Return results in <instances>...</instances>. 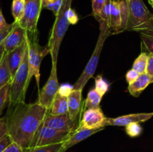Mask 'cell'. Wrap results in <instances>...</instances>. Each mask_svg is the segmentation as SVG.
Wrapping results in <instances>:
<instances>
[{"instance_id":"cell-1","label":"cell","mask_w":153,"mask_h":152,"mask_svg":"<svg viewBox=\"0 0 153 152\" xmlns=\"http://www.w3.org/2000/svg\"><path fill=\"white\" fill-rule=\"evenodd\" d=\"M48 111L37 101L31 104H26L24 101L12 105L8 104L5 116L7 135L12 142L23 149L29 148Z\"/></svg>"},{"instance_id":"cell-2","label":"cell","mask_w":153,"mask_h":152,"mask_svg":"<svg viewBox=\"0 0 153 152\" xmlns=\"http://www.w3.org/2000/svg\"><path fill=\"white\" fill-rule=\"evenodd\" d=\"M73 0H63L62 5L55 16V20L50 33L49 42L46 47L52 58V64L57 65L61 42L67 31L70 22L67 18V13L71 7Z\"/></svg>"},{"instance_id":"cell-3","label":"cell","mask_w":153,"mask_h":152,"mask_svg":"<svg viewBox=\"0 0 153 152\" xmlns=\"http://www.w3.org/2000/svg\"><path fill=\"white\" fill-rule=\"evenodd\" d=\"M100 33L98 40H97L96 47L94 49V53H93L91 58H90L83 72L82 73L79 79L76 80L75 84L73 85V89H82V90H83L84 87L87 84L88 80L94 76L96 69L97 68V66H98L99 60H100V57L101 55L102 49L103 48L105 41L109 36L112 34L109 27L105 22H100Z\"/></svg>"},{"instance_id":"cell-4","label":"cell","mask_w":153,"mask_h":152,"mask_svg":"<svg viewBox=\"0 0 153 152\" xmlns=\"http://www.w3.org/2000/svg\"><path fill=\"white\" fill-rule=\"evenodd\" d=\"M128 19L126 31L138 32L143 29L153 28V15L143 0H131L128 2Z\"/></svg>"},{"instance_id":"cell-5","label":"cell","mask_w":153,"mask_h":152,"mask_svg":"<svg viewBox=\"0 0 153 152\" xmlns=\"http://www.w3.org/2000/svg\"><path fill=\"white\" fill-rule=\"evenodd\" d=\"M30 80L28 78V47L24 55L23 61L13 76V80L10 83V97L9 104L10 105L24 102L25 98V93L29 85Z\"/></svg>"},{"instance_id":"cell-6","label":"cell","mask_w":153,"mask_h":152,"mask_svg":"<svg viewBox=\"0 0 153 152\" xmlns=\"http://www.w3.org/2000/svg\"><path fill=\"white\" fill-rule=\"evenodd\" d=\"M26 43L28 52V78L31 80V77L34 76L37 86H39L40 64L43 58L49 53V51L47 47L42 48L39 45L37 37H29L27 35Z\"/></svg>"},{"instance_id":"cell-7","label":"cell","mask_w":153,"mask_h":152,"mask_svg":"<svg viewBox=\"0 0 153 152\" xmlns=\"http://www.w3.org/2000/svg\"><path fill=\"white\" fill-rule=\"evenodd\" d=\"M41 10V0H25L23 15L17 23L26 31L29 37H37V22Z\"/></svg>"},{"instance_id":"cell-8","label":"cell","mask_w":153,"mask_h":152,"mask_svg":"<svg viewBox=\"0 0 153 152\" xmlns=\"http://www.w3.org/2000/svg\"><path fill=\"white\" fill-rule=\"evenodd\" d=\"M71 132L57 131L42 125L36 132L30 147H40L64 142L68 139Z\"/></svg>"},{"instance_id":"cell-9","label":"cell","mask_w":153,"mask_h":152,"mask_svg":"<svg viewBox=\"0 0 153 152\" xmlns=\"http://www.w3.org/2000/svg\"><path fill=\"white\" fill-rule=\"evenodd\" d=\"M59 89V83L57 75V65L52 64L50 75L46 83L42 88L41 91L39 92L37 102L49 110Z\"/></svg>"},{"instance_id":"cell-10","label":"cell","mask_w":153,"mask_h":152,"mask_svg":"<svg viewBox=\"0 0 153 152\" xmlns=\"http://www.w3.org/2000/svg\"><path fill=\"white\" fill-rule=\"evenodd\" d=\"M42 125L64 132H71L75 131L79 126V124L76 123L70 119L68 113L63 115H51L49 111L46 113Z\"/></svg>"},{"instance_id":"cell-11","label":"cell","mask_w":153,"mask_h":152,"mask_svg":"<svg viewBox=\"0 0 153 152\" xmlns=\"http://www.w3.org/2000/svg\"><path fill=\"white\" fill-rule=\"evenodd\" d=\"M105 119L106 117L100 107L87 109L84 112L83 117L79 122L77 128L95 129L99 128H105L104 124Z\"/></svg>"},{"instance_id":"cell-12","label":"cell","mask_w":153,"mask_h":152,"mask_svg":"<svg viewBox=\"0 0 153 152\" xmlns=\"http://www.w3.org/2000/svg\"><path fill=\"white\" fill-rule=\"evenodd\" d=\"M153 117V112L151 113H133V114L125 115L117 118L106 117L104 126H126L132 123H141L149 120Z\"/></svg>"},{"instance_id":"cell-13","label":"cell","mask_w":153,"mask_h":152,"mask_svg":"<svg viewBox=\"0 0 153 152\" xmlns=\"http://www.w3.org/2000/svg\"><path fill=\"white\" fill-rule=\"evenodd\" d=\"M26 37V31L22 28L17 22H13V28L3 43L6 53L11 52L12 50L25 42Z\"/></svg>"},{"instance_id":"cell-14","label":"cell","mask_w":153,"mask_h":152,"mask_svg":"<svg viewBox=\"0 0 153 152\" xmlns=\"http://www.w3.org/2000/svg\"><path fill=\"white\" fill-rule=\"evenodd\" d=\"M82 89H72L67 95V105L68 114L70 118L76 123L78 122L79 115L82 108Z\"/></svg>"},{"instance_id":"cell-15","label":"cell","mask_w":153,"mask_h":152,"mask_svg":"<svg viewBox=\"0 0 153 152\" xmlns=\"http://www.w3.org/2000/svg\"><path fill=\"white\" fill-rule=\"evenodd\" d=\"M27 43L26 40H25V42H24L20 46L16 47V49L12 50L11 52L7 53V64H8V66L10 68L12 77H13L19 67L20 66L21 63L23 61L24 55H25Z\"/></svg>"},{"instance_id":"cell-16","label":"cell","mask_w":153,"mask_h":152,"mask_svg":"<svg viewBox=\"0 0 153 152\" xmlns=\"http://www.w3.org/2000/svg\"><path fill=\"white\" fill-rule=\"evenodd\" d=\"M103 129H104V128H95V129H85V128L79 129V128H76L75 131L70 133L68 139L65 142H64V150L67 151L70 148L73 147V145L78 144L80 142L83 141L93 134H96L99 131H102Z\"/></svg>"},{"instance_id":"cell-17","label":"cell","mask_w":153,"mask_h":152,"mask_svg":"<svg viewBox=\"0 0 153 152\" xmlns=\"http://www.w3.org/2000/svg\"><path fill=\"white\" fill-rule=\"evenodd\" d=\"M121 24L120 0H111L110 15H109V28L111 34L120 33Z\"/></svg>"},{"instance_id":"cell-18","label":"cell","mask_w":153,"mask_h":152,"mask_svg":"<svg viewBox=\"0 0 153 152\" xmlns=\"http://www.w3.org/2000/svg\"><path fill=\"white\" fill-rule=\"evenodd\" d=\"M150 83H152V79L146 72L140 74L135 81L128 84V90L132 96L138 97Z\"/></svg>"},{"instance_id":"cell-19","label":"cell","mask_w":153,"mask_h":152,"mask_svg":"<svg viewBox=\"0 0 153 152\" xmlns=\"http://www.w3.org/2000/svg\"><path fill=\"white\" fill-rule=\"evenodd\" d=\"M51 115H63L68 113L67 96L58 91L53 100L51 108L49 110Z\"/></svg>"},{"instance_id":"cell-20","label":"cell","mask_w":153,"mask_h":152,"mask_svg":"<svg viewBox=\"0 0 153 152\" xmlns=\"http://www.w3.org/2000/svg\"><path fill=\"white\" fill-rule=\"evenodd\" d=\"M11 73L7 61V53H4L1 62H0V89L7 83L12 81Z\"/></svg>"},{"instance_id":"cell-21","label":"cell","mask_w":153,"mask_h":152,"mask_svg":"<svg viewBox=\"0 0 153 152\" xmlns=\"http://www.w3.org/2000/svg\"><path fill=\"white\" fill-rule=\"evenodd\" d=\"M143 47L148 54L153 55V28H147L138 31Z\"/></svg>"},{"instance_id":"cell-22","label":"cell","mask_w":153,"mask_h":152,"mask_svg":"<svg viewBox=\"0 0 153 152\" xmlns=\"http://www.w3.org/2000/svg\"><path fill=\"white\" fill-rule=\"evenodd\" d=\"M23 152H66L64 148V142L40 147H30L23 149Z\"/></svg>"},{"instance_id":"cell-23","label":"cell","mask_w":153,"mask_h":152,"mask_svg":"<svg viewBox=\"0 0 153 152\" xmlns=\"http://www.w3.org/2000/svg\"><path fill=\"white\" fill-rule=\"evenodd\" d=\"M102 98V96L95 89H91L88 92L86 100H85V110L100 107V104L101 102Z\"/></svg>"},{"instance_id":"cell-24","label":"cell","mask_w":153,"mask_h":152,"mask_svg":"<svg viewBox=\"0 0 153 152\" xmlns=\"http://www.w3.org/2000/svg\"><path fill=\"white\" fill-rule=\"evenodd\" d=\"M148 53L142 52L134 61L132 66V69L135 70L138 74H143L146 72V66H147Z\"/></svg>"},{"instance_id":"cell-25","label":"cell","mask_w":153,"mask_h":152,"mask_svg":"<svg viewBox=\"0 0 153 152\" xmlns=\"http://www.w3.org/2000/svg\"><path fill=\"white\" fill-rule=\"evenodd\" d=\"M25 8V0H13L12 2V15L14 22H19L22 19Z\"/></svg>"},{"instance_id":"cell-26","label":"cell","mask_w":153,"mask_h":152,"mask_svg":"<svg viewBox=\"0 0 153 152\" xmlns=\"http://www.w3.org/2000/svg\"><path fill=\"white\" fill-rule=\"evenodd\" d=\"M120 8L121 24L120 33L126 31L127 23L128 19V2L125 0H120Z\"/></svg>"},{"instance_id":"cell-27","label":"cell","mask_w":153,"mask_h":152,"mask_svg":"<svg viewBox=\"0 0 153 152\" xmlns=\"http://www.w3.org/2000/svg\"><path fill=\"white\" fill-rule=\"evenodd\" d=\"M10 83H7L0 89V116L4 110V107L9 104V97H10Z\"/></svg>"},{"instance_id":"cell-28","label":"cell","mask_w":153,"mask_h":152,"mask_svg":"<svg viewBox=\"0 0 153 152\" xmlns=\"http://www.w3.org/2000/svg\"><path fill=\"white\" fill-rule=\"evenodd\" d=\"M62 3L63 0H41L42 8L52 10L55 16L58 14L62 5Z\"/></svg>"},{"instance_id":"cell-29","label":"cell","mask_w":153,"mask_h":152,"mask_svg":"<svg viewBox=\"0 0 153 152\" xmlns=\"http://www.w3.org/2000/svg\"><path fill=\"white\" fill-rule=\"evenodd\" d=\"M94 89L102 95H105L109 89V84L106 80L103 79L101 75H99L95 78V88Z\"/></svg>"},{"instance_id":"cell-30","label":"cell","mask_w":153,"mask_h":152,"mask_svg":"<svg viewBox=\"0 0 153 152\" xmlns=\"http://www.w3.org/2000/svg\"><path fill=\"white\" fill-rule=\"evenodd\" d=\"M126 132L130 137H137L142 133V127L139 123H132L126 125Z\"/></svg>"},{"instance_id":"cell-31","label":"cell","mask_w":153,"mask_h":152,"mask_svg":"<svg viewBox=\"0 0 153 152\" xmlns=\"http://www.w3.org/2000/svg\"><path fill=\"white\" fill-rule=\"evenodd\" d=\"M106 0H92V15L98 19Z\"/></svg>"},{"instance_id":"cell-32","label":"cell","mask_w":153,"mask_h":152,"mask_svg":"<svg viewBox=\"0 0 153 152\" xmlns=\"http://www.w3.org/2000/svg\"><path fill=\"white\" fill-rule=\"evenodd\" d=\"M6 135H7V118L4 116L3 118H0V141Z\"/></svg>"},{"instance_id":"cell-33","label":"cell","mask_w":153,"mask_h":152,"mask_svg":"<svg viewBox=\"0 0 153 152\" xmlns=\"http://www.w3.org/2000/svg\"><path fill=\"white\" fill-rule=\"evenodd\" d=\"M146 73L151 77L152 83H153V55H150V54H148V61Z\"/></svg>"},{"instance_id":"cell-34","label":"cell","mask_w":153,"mask_h":152,"mask_svg":"<svg viewBox=\"0 0 153 152\" xmlns=\"http://www.w3.org/2000/svg\"><path fill=\"white\" fill-rule=\"evenodd\" d=\"M139 75L140 74H138L135 70L132 69H130L129 71L126 73V80L128 83V84H131L133 82L135 81V80H137V77H138Z\"/></svg>"},{"instance_id":"cell-35","label":"cell","mask_w":153,"mask_h":152,"mask_svg":"<svg viewBox=\"0 0 153 152\" xmlns=\"http://www.w3.org/2000/svg\"><path fill=\"white\" fill-rule=\"evenodd\" d=\"M12 28H13V23L9 24L8 26L6 27L4 29L0 30V45L3 44L5 38L8 35L9 33L10 32V31H11Z\"/></svg>"},{"instance_id":"cell-36","label":"cell","mask_w":153,"mask_h":152,"mask_svg":"<svg viewBox=\"0 0 153 152\" xmlns=\"http://www.w3.org/2000/svg\"><path fill=\"white\" fill-rule=\"evenodd\" d=\"M67 18H68V21L70 24H72V25L76 24L79 21V18H78L76 11L73 9H72L71 7L69 9L68 13H67Z\"/></svg>"},{"instance_id":"cell-37","label":"cell","mask_w":153,"mask_h":152,"mask_svg":"<svg viewBox=\"0 0 153 152\" xmlns=\"http://www.w3.org/2000/svg\"><path fill=\"white\" fill-rule=\"evenodd\" d=\"M2 152H23V148L18 145L16 143L12 142Z\"/></svg>"},{"instance_id":"cell-38","label":"cell","mask_w":153,"mask_h":152,"mask_svg":"<svg viewBox=\"0 0 153 152\" xmlns=\"http://www.w3.org/2000/svg\"><path fill=\"white\" fill-rule=\"evenodd\" d=\"M13 142L11 139L10 138L8 135H6L0 141V152H2L7 146Z\"/></svg>"},{"instance_id":"cell-39","label":"cell","mask_w":153,"mask_h":152,"mask_svg":"<svg viewBox=\"0 0 153 152\" xmlns=\"http://www.w3.org/2000/svg\"><path fill=\"white\" fill-rule=\"evenodd\" d=\"M9 24H7L6 22L5 19H4V16L2 14V12L0 10V30H2L4 28H5L6 27L8 26Z\"/></svg>"},{"instance_id":"cell-40","label":"cell","mask_w":153,"mask_h":152,"mask_svg":"<svg viewBox=\"0 0 153 152\" xmlns=\"http://www.w3.org/2000/svg\"><path fill=\"white\" fill-rule=\"evenodd\" d=\"M4 53H5V51H4V45L1 44L0 45V62H1V59H2L3 56H4Z\"/></svg>"},{"instance_id":"cell-41","label":"cell","mask_w":153,"mask_h":152,"mask_svg":"<svg viewBox=\"0 0 153 152\" xmlns=\"http://www.w3.org/2000/svg\"><path fill=\"white\" fill-rule=\"evenodd\" d=\"M149 4H150L153 7V0H149Z\"/></svg>"},{"instance_id":"cell-42","label":"cell","mask_w":153,"mask_h":152,"mask_svg":"<svg viewBox=\"0 0 153 152\" xmlns=\"http://www.w3.org/2000/svg\"><path fill=\"white\" fill-rule=\"evenodd\" d=\"M125 1H127V2H128V1H131V0H125Z\"/></svg>"},{"instance_id":"cell-43","label":"cell","mask_w":153,"mask_h":152,"mask_svg":"<svg viewBox=\"0 0 153 152\" xmlns=\"http://www.w3.org/2000/svg\"><path fill=\"white\" fill-rule=\"evenodd\" d=\"M152 19H153V16H152Z\"/></svg>"},{"instance_id":"cell-44","label":"cell","mask_w":153,"mask_h":152,"mask_svg":"<svg viewBox=\"0 0 153 152\" xmlns=\"http://www.w3.org/2000/svg\"></svg>"}]
</instances>
